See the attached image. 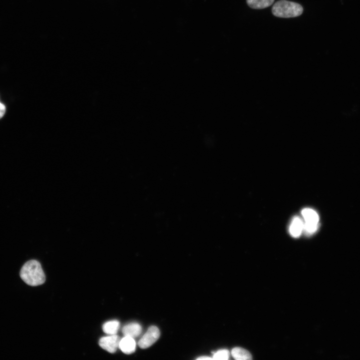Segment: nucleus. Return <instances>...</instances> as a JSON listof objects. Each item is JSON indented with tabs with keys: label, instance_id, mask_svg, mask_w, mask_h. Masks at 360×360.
<instances>
[{
	"label": "nucleus",
	"instance_id": "obj_8",
	"mask_svg": "<svg viewBox=\"0 0 360 360\" xmlns=\"http://www.w3.org/2000/svg\"><path fill=\"white\" fill-rule=\"evenodd\" d=\"M304 230V222L300 218L294 217L290 226V232L294 238H298Z\"/></svg>",
	"mask_w": 360,
	"mask_h": 360
},
{
	"label": "nucleus",
	"instance_id": "obj_12",
	"mask_svg": "<svg viewBox=\"0 0 360 360\" xmlns=\"http://www.w3.org/2000/svg\"><path fill=\"white\" fill-rule=\"evenodd\" d=\"M230 356V353L228 350L223 349L215 352L213 355L214 360H228Z\"/></svg>",
	"mask_w": 360,
	"mask_h": 360
},
{
	"label": "nucleus",
	"instance_id": "obj_1",
	"mask_svg": "<svg viewBox=\"0 0 360 360\" xmlns=\"http://www.w3.org/2000/svg\"><path fill=\"white\" fill-rule=\"evenodd\" d=\"M20 276L27 284L35 286L43 284L46 276L40 263L36 260L26 262L20 270Z\"/></svg>",
	"mask_w": 360,
	"mask_h": 360
},
{
	"label": "nucleus",
	"instance_id": "obj_11",
	"mask_svg": "<svg viewBox=\"0 0 360 360\" xmlns=\"http://www.w3.org/2000/svg\"><path fill=\"white\" fill-rule=\"evenodd\" d=\"M274 0H246L248 5L252 8L262 9L270 6Z\"/></svg>",
	"mask_w": 360,
	"mask_h": 360
},
{
	"label": "nucleus",
	"instance_id": "obj_3",
	"mask_svg": "<svg viewBox=\"0 0 360 360\" xmlns=\"http://www.w3.org/2000/svg\"><path fill=\"white\" fill-rule=\"evenodd\" d=\"M304 220V230L308 234L314 233L318 228L319 217L316 211L311 208H304L302 211Z\"/></svg>",
	"mask_w": 360,
	"mask_h": 360
},
{
	"label": "nucleus",
	"instance_id": "obj_10",
	"mask_svg": "<svg viewBox=\"0 0 360 360\" xmlns=\"http://www.w3.org/2000/svg\"><path fill=\"white\" fill-rule=\"evenodd\" d=\"M232 354L234 358L237 360H251L250 354L246 350L242 348H234L232 350Z\"/></svg>",
	"mask_w": 360,
	"mask_h": 360
},
{
	"label": "nucleus",
	"instance_id": "obj_13",
	"mask_svg": "<svg viewBox=\"0 0 360 360\" xmlns=\"http://www.w3.org/2000/svg\"><path fill=\"white\" fill-rule=\"evenodd\" d=\"M6 112L5 106L0 102V119L4 116Z\"/></svg>",
	"mask_w": 360,
	"mask_h": 360
},
{
	"label": "nucleus",
	"instance_id": "obj_9",
	"mask_svg": "<svg viewBox=\"0 0 360 360\" xmlns=\"http://www.w3.org/2000/svg\"><path fill=\"white\" fill-rule=\"evenodd\" d=\"M120 322L116 320H110L102 326L104 332L109 335L116 334L120 328Z\"/></svg>",
	"mask_w": 360,
	"mask_h": 360
},
{
	"label": "nucleus",
	"instance_id": "obj_4",
	"mask_svg": "<svg viewBox=\"0 0 360 360\" xmlns=\"http://www.w3.org/2000/svg\"><path fill=\"white\" fill-rule=\"evenodd\" d=\"M160 330L156 326H150L138 342L142 348H146L154 344L160 337Z\"/></svg>",
	"mask_w": 360,
	"mask_h": 360
},
{
	"label": "nucleus",
	"instance_id": "obj_7",
	"mask_svg": "<svg viewBox=\"0 0 360 360\" xmlns=\"http://www.w3.org/2000/svg\"><path fill=\"white\" fill-rule=\"evenodd\" d=\"M142 331L141 326L136 322H132L125 325L122 328V332L124 336L133 338L138 337Z\"/></svg>",
	"mask_w": 360,
	"mask_h": 360
},
{
	"label": "nucleus",
	"instance_id": "obj_6",
	"mask_svg": "<svg viewBox=\"0 0 360 360\" xmlns=\"http://www.w3.org/2000/svg\"><path fill=\"white\" fill-rule=\"evenodd\" d=\"M118 348L124 353L131 354L136 350V342L134 338L124 336L120 339Z\"/></svg>",
	"mask_w": 360,
	"mask_h": 360
},
{
	"label": "nucleus",
	"instance_id": "obj_14",
	"mask_svg": "<svg viewBox=\"0 0 360 360\" xmlns=\"http://www.w3.org/2000/svg\"><path fill=\"white\" fill-rule=\"evenodd\" d=\"M211 359H212V358L208 356H202L197 358V360H211Z\"/></svg>",
	"mask_w": 360,
	"mask_h": 360
},
{
	"label": "nucleus",
	"instance_id": "obj_5",
	"mask_svg": "<svg viewBox=\"0 0 360 360\" xmlns=\"http://www.w3.org/2000/svg\"><path fill=\"white\" fill-rule=\"evenodd\" d=\"M120 338L116 334L110 335L100 338L99 346L110 353H114L119 346Z\"/></svg>",
	"mask_w": 360,
	"mask_h": 360
},
{
	"label": "nucleus",
	"instance_id": "obj_2",
	"mask_svg": "<svg viewBox=\"0 0 360 360\" xmlns=\"http://www.w3.org/2000/svg\"><path fill=\"white\" fill-rule=\"evenodd\" d=\"M272 11L276 16L290 18L301 15L303 12V8L300 4L296 2L280 0L274 4Z\"/></svg>",
	"mask_w": 360,
	"mask_h": 360
}]
</instances>
